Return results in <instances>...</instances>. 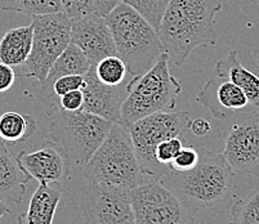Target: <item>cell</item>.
Returning <instances> with one entry per match:
<instances>
[{
    "mask_svg": "<svg viewBox=\"0 0 259 224\" xmlns=\"http://www.w3.org/2000/svg\"><path fill=\"white\" fill-rule=\"evenodd\" d=\"M92 65L93 63L89 61L85 53L74 43H70L65 52L56 60L46 80L40 82V89L36 94L37 98L46 106L47 114L49 116L54 111L61 108L60 98L54 94L53 91V84L56 80L62 76H67V75H85L91 70Z\"/></svg>",
    "mask_w": 259,
    "mask_h": 224,
    "instance_id": "15",
    "label": "cell"
},
{
    "mask_svg": "<svg viewBox=\"0 0 259 224\" xmlns=\"http://www.w3.org/2000/svg\"><path fill=\"white\" fill-rule=\"evenodd\" d=\"M200 160L199 148L194 146H183L182 150L178 152L171 161V167L174 170L187 171L194 169Z\"/></svg>",
    "mask_w": 259,
    "mask_h": 224,
    "instance_id": "27",
    "label": "cell"
},
{
    "mask_svg": "<svg viewBox=\"0 0 259 224\" xmlns=\"http://www.w3.org/2000/svg\"><path fill=\"white\" fill-rule=\"evenodd\" d=\"M36 119L16 111L0 114V139L7 145H17L31 138L36 131Z\"/></svg>",
    "mask_w": 259,
    "mask_h": 224,
    "instance_id": "21",
    "label": "cell"
},
{
    "mask_svg": "<svg viewBox=\"0 0 259 224\" xmlns=\"http://www.w3.org/2000/svg\"><path fill=\"white\" fill-rule=\"evenodd\" d=\"M188 129L191 130V133L196 137H205L208 136L211 131V125L210 121L204 117H196V119H191L188 122Z\"/></svg>",
    "mask_w": 259,
    "mask_h": 224,
    "instance_id": "32",
    "label": "cell"
},
{
    "mask_svg": "<svg viewBox=\"0 0 259 224\" xmlns=\"http://www.w3.org/2000/svg\"><path fill=\"white\" fill-rule=\"evenodd\" d=\"M132 202L136 224H185L192 218L177 196L155 176L148 175L132 190Z\"/></svg>",
    "mask_w": 259,
    "mask_h": 224,
    "instance_id": "10",
    "label": "cell"
},
{
    "mask_svg": "<svg viewBox=\"0 0 259 224\" xmlns=\"http://www.w3.org/2000/svg\"><path fill=\"white\" fill-rule=\"evenodd\" d=\"M63 11L71 20L83 17L94 11L93 0H62Z\"/></svg>",
    "mask_w": 259,
    "mask_h": 224,
    "instance_id": "29",
    "label": "cell"
},
{
    "mask_svg": "<svg viewBox=\"0 0 259 224\" xmlns=\"http://www.w3.org/2000/svg\"><path fill=\"white\" fill-rule=\"evenodd\" d=\"M18 162L25 173L39 185H60L69 176L71 162L60 143L47 141L32 152L21 151Z\"/></svg>",
    "mask_w": 259,
    "mask_h": 224,
    "instance_id": "12",
    "label": "cell"
},
{
    "mask_svg": "<svg viewBox=\"0 0 259 224\" xmlns=\"http://www.w3.org/2000/svg\"><path fill=\"white\" fill-rule=\"evenodd\" d=\"M253 57H254V61H255L256 68H258V71H259V49H254Z\"/></svg>",
    "mask_w": 259,
    "mask_h": 224,
    "instance_id": "35",
    "label": "cell"
},
{
    "mask_svg": "<svg viewBox=\"0 0 259 224\" xmlns=\"http://www.w3.org/2000/svg\"><path fill=\"white\" fill-rule=\"evenodd\" d=\"M132 190L87 182L80 200L85 224H136Z\"/></svg>",
    "mask_w": 259,
    "mask_h": 224,
    "instance_id": "9",
    "label": "cell"
},
{
    "mask_svg": "<svg viewBox=\"0 0 259 224\" xmlns=\"http://www.w3.org/2000/svg\"><path fill=\"white\" fill-rule=\"evenodd\" d=\"M181 93L182 84L169 71V54L165 52L147 72L128 80V96L122 103L119 124L128 129L143 117L174 110Z\"/></svg>",
    "mask_w": 259,
    "mask_h": 224,
    "instance_id": "4",
    "label": "cell"
},
{
    "mask_svg": "<svg viewBox=\"0 0 259 224\" xmlns=\"http://www.w3.org/2000/svg\"><path fill=\"white\" fill-rule=\"evenodd\" d=\"M111 29L117 56L126 63L131 76L147 72L165 48L159 32L137 9L121 3L106 16Z\"/></svg>",
    "mask_w": 259,
    "mask_h": 224,
    "instance_id": "3",
    "label": "cell"
},
{
    "mask_svg": "<svg viewBox=\"0 0 259 224\" xmlns=\"http://www.w3.org/2000/svg\"><path fill=\"white\" fill-rule=\"evenodd\" d=\"M254 2H255L256 4H259V0H254Z\"/></svg>",
    "mask_w": 259,
    "mask_h": 224,
    "instance_id": "36",
    "label": "cell"
},
{
    "mask_svg": "<svg viewBox=\"0 0 259 224\" xmlns=\"http://www.w3.org/2000/svg\"><path fill=\"white\" fill-rule=\"evenodd\" d=\"M231 219L235 224H259V191L237 200L231 207Z\"/></svg>",
    "mask_w": 259,
    "mask_h": 224,
    "instance_id": "24",
    "label": "cell"
},
{
    "mask_svg": "<svg viewBox=\"0 0 259 224\" xmlns=\"http://www.w3.org/2000/svg\"><path fill=\"white\" fill-rule=\"evenodd\" d=\"M51 116L49 134L52 141L62 146L71 166H85L114 124L84 110L69 112L58 108Z\"/></svg>",
    "mask_w": 259,
    "mask_h": 224,
    "instance_id": "6",
    "label": "cell"
},
{
    "mask_svg": "<svg viewBox=\"0 0 259 224\" xmlns=\"http://www.w3.org/2000/svg\"><path fill=\"white\" fill-rule=\"evenodd\" d=\"M83 173L87 182L125 188H134L148 176L138 161L131 133L119 122L112 124L102 145L83 167Z\"/></svg>",
    "mask_w": 259,
    "mask_h": 224,
    "instance_id": "5",
    "label": "cell"
},
{
    "mask_svg": "<svg viewBox=\"0 0 259 224\" xmlns=\"http://www.w3.org/2000/svg\"><path fill=\"white\" fill-rule=\"evenodd\" d=\"M0 9L29 16H43L63 11L62 0H0Z\"/></svg>",
    "mask_w": 259,
    "mask_h": 224,
    "instance_id": "22",
    "label": "cell"
},
{
    "mask_svg": "<svg viewBox=\"0 0 259 224\" xmlns=\"http://www.w3.org/2000/svg\"><path fill=\"white\" fill-rule=\"evenodd\" d=\"M122 0H93L94 11L101 16H107L111 11H114Z\"/></svg>",
    "mask_w": 259,
    "mask_h": 224,
    "instance_id": "33",
    "label": "cell"
},
{
    "mask_svg": "<svg viewBox=\"0 0 259 224\" xmlns=\"http://www.w3.org/2000/svg\"><path fill=\"white\" fill-rule=\"evenodd\" d=\"M71 43L85 53L93 65L108 56H116L117 49L105 16L91 12L72 20Z\"/></svg>",
    "mask_w": 259,
    "mask_h": 224,
    "instance_id": "13",
    "label": "cell"
},
{
    "mask_svg": "<svg viewBox=\"0 0 259 224\" xmlns=\"http://www.w3.org/2000/svg\"><path fill=\"white\" fill-rule=\"evenodd\" d=\"M85 81V76L84 75H67V76H62L53 84L54 94L61 98L65 96L66 93H70L72 91H77L81 89Z\"/></svg>",
    "mask_w": 259,
    "mask_h": 224,
    "instance_id": "28",
    "label": "cell"
},
{
    "mask_svg": "<svg viewBox=\"0 0 259 224\" xmlns=\"http://www.w3.org/2000/svg\"><path fill=\"white\" fill-rule=\"evenodd\" d=\"M34 40V25L11 29L0 40V62L12 67H21L29 60Z\"/></svg>",
    "mask_w": 259,
    "mask_h": 224,
    "instance_id": "19",
    "label": "cell"
},
{
    "mask_svg": "<svg viewBox=\"0 0 259 224\" xmlns=\"http://www.w3.org/2000/svg\"><path fill=\"white\" fill-rule=\"evenodd\" d=\"M16 76H17V74L15 71V67H12L4 62H0V93L9 91L13 86Z\"/></svg>",
    "mask_w": 259,
    "mask_h": 224,
    "instance_id": "31",
    "label": "cell"
},
{
    "mask_svg": "<svg viewBox=\"0 0 259 224\" xmlns=\"http://www.w3.org/2000/svg\"><path fill=\"white\" fill-rule=\"evenodd\" d=\"M223 156L237 175L259 176V111L241 115L230 125Z\"/></svg>",
    "mask_w": 259,
    "mask_h": 224,
    "instance_id": "11",
    "label": "cell"
},
{
    "mask_svg": "<svg viewBox=\"0 0 259 224\" xmlns=\"http://www.w3.org/2000/svg\"><path fill=\"white\" fill-rule=\"evenodd\" d=\"M200 160L194 169H171L160 182L177 196L192 218L197 213H213L227 204L234 193L235 171L223 153L199 147Z\"/></svg>",
    "mask_w": 259,
    "mask_h": 224,
    "instance_id": "1",
    "label": "cell"
},
{
    "mask_svg": "<svg viewBox=\"0 0 259 224\" xmlns=\"http://www.w3.org/2000/svg\"><path fill=\"white\" fill-rule=\"evenodd\" d=\"M34 40L29 60L18 67V75L46 80L49 70L71 43L72 20L66 12L34 16Z\"/></svg>",
    "mask_w": 259,
    "mask_h": 224,
    "instance_id": "8",
    "label": "cell"
},
{
    "mask_svg": "<svg viewBox=\"0 0 259 224\" xmlns=\"http://www.w3.org/2000/svg\"><path fill=\"white\" fill-rule=\"evenodd\" d=\"M94 67L98 79L107 85H120L128 80L129 71L126 63L117 54L102 58Z\"/></svg>",
    "mask_w": 259,
    "mask_h": 224,
    "instance_id": "23",
    "label": "cell"
},
{
    "mask_svg": "<svg viewBox=\"0 0 259 224\" xmlns=\"http://www.w3.org/2000/svg\"><path fill=\"white\" fill-rule=\"evenodd\" d=\"M122 2L133 7L134 9H137L141 15L157 30L162 15H164L170 0H122Z\"/></svg>",
    "mask_w": 259,
    "mask_h": 224,
    "instance_id": "25",
    "label": "cell"
},
{
    "mask_svg": "<svg viewBox=\"0 0 259 224\" xmlns=\"http://www.w3.org/2000/svg\"><path fill=\"white\" fill-rule=\"evenodd\" d=\"M215 74L223 77L245 92L253 107H259V76L242 66L237 58V51H230L225 60L215 62Z\"/></svg>",
    "mask_w": 259,
    "mask_h": 224,
    "instance_id": "18",
    "label": "cell"
},
{
    "mask_svg": "<svg viewBox=\"0 0 259 224\" xmlns=\"http://www.w3.org/2000/svg\"><path fill=\"white\" fill-rule=\"evenodd\" d=\"M190 120V112L187 111H160L129 126L128 130L143 173L160 179L173 169L160 164L155 156V151L162 141L182 136L183 131L188 129Z\"/></svg>",
    "mask_w": 259,
    "mask_h": 224,
    "instance_id": "7",
    "label": "cell"
},
{
    "mask_svg": "<svg viewBox=\"0 0 259 224\" xmlns=\"http://www.w3.org/2000/svg\"><path fill=\"white\" fill-rule=\"evenodd\" d=\"M231 224H235V223H231Z\"/></svg>",
    "mask_w": 259,
    "mask_h": 224,
    "instance_id": "37",
    "label": "cell"
},
{
    "mask_svg": "<svg viewBox=\"0 0 259 224\" xmlns=\"http://www.w3.org/2000/svg\"><path fill=\"white\" fill-rule=\"evenodd\" d=\"M60 107L69 112L84 110V94L81 89L66 93L60 98Z\"/></svg>",
    "mask_w": 259,
    "mask_h": 224,
    "instance_id": "30",
    "label": "cell"
},
{
    "mask_svg": "<svg viewBox=\"0 0 259 224\" xmlns=\"http://www.w3.org/2000/svg\"><path fill=\"white\" fill-rule=\"evenodd\" d=\"M60 200V190L52 185H39L32 193L26 213L18 216V224H53Z\"/></svg>",
    "mask_w": 259,
    "mask_h": 224,
    "instance_id": "20",
    "label": "cell"
},
{
    "mask_svg": "<svg viewBox=\"0 0 259 224\" xmlns=\"http://www.w3.org/2000/svg\"><path fill=\"white\" fill-rule=\"evenodd\" d=\"M31 181L17 159L12 156L8 145L0 139V200L6 204L20 205L26 193V185Z\"/></svg>",
    "mask_w": 259,
    "mask_h": 224,
    "instance_id": "17",
    "label": "cell"
},
{
    "mask_svg": "<svg viewBox=\"0 0 259 224\" xmlns=\"http://www.w3.org/2000/svg\"><path fill=\"white\" fill-rule=\"evenodd\" d=\"M81 88L84 94V111L97 115L111 122H119L122 103L128 96V80L120 85H107L98 79L92 65Z\"/></svg>",
    "mask_w": 259,
    "mask_h": 224,
    "instance_id": "14",
    "label": "cell"
},
{
    "mask_svg": "<svg viewBox=\"0 0 259 224\" xmlns=\"http://www.w3.org/2000/svg\"><path fill=\"white\" fill-rule=\"evenodd\" d=\"M221 0H170L160 21L159 36L169 58L182 66L195 48L215 46V16Z\"/></svg>",
    "mask_w": 259,
    "mask_h": 224,
    "instance_id": "2",
    "label": "cell"
},
{
    "mask_svg": "<svg viewBox=\"0 0 259 224\" xmlns=\"http://www.w3.org/2000/svg\"><path fill=\"white\" fill-rule=\"evenodd\" d=\"M183 141L181 137H173V138L165 139L156 147L155 156L156 160L164 166H171V161L183 148Z\"/></svg>",
    "mask_w": 259,
    "mask_h": 224,
    "instance_id": "26",
    "label": "cell"
},
{
    "mask_svg": "<svg viewBox=\"0 0 259 224\" xmlns=\"http://www.w3.org/2000/svg\"><path fill=\"white\" fill-rule=\"evenodd\" d=\"M196 101L205 106L217 120H225L250 105L241 88L223 77L206 81L197 93Z\"/></svg>",
    "mask_w": 259,
    "mask_h": 224,
    "instance_id": "16",
    "label": "cell"
},
{
    "mask_svg": "<svg viewBox=\"0 0 259 224\" xmlns=\"http://www.w3.org/2000/svg\"><path fill=\"white\" fill-rule=\"evenodd\" d=\"M9 213H11V207L8 206V204H6V202L0 200V219Z\"/></svg>",
    "mask_w": 259,
    "mask_h": 224,
    "instance_id": "34",
    "label": "cell"
}]
</instances>
